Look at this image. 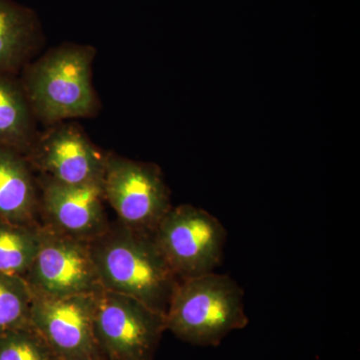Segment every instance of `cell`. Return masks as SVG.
Wrapping results in <instances>:
<instances>
[{
	"mask_svg": "<svg viewBox=\"0 0 360 360\" xmlns=\"http://www.w3.org/2000/svg\"><path fill=\"white\" fill-rule=\"evenodd\" d=\"M103 290L134 297L167 314L179 279L163 257L155 236L118 222L89 241Z\"/></svg>",
	"mask_w": 360,
	"mask_h": 360,
	"instance_id": "1",
	"label": "cell"
},
{
	"mask_svg": "<svg viewBox=\"0 0 360 360\" xmlns=\"http://www.w3.org/2000/svg\"><path fill=\"white\" fill-rule=\"evenodd\" d=\"M243 288L231 276L214 272L181 279L170 298L167 330L198 347H217L231 331L246 328Z\"/></svg>",
	"mask_w": 360,
	"mask_h": 360,
	"instance_id": "2",
	"label": "cell"
},
{
	"mask_svg": "<svg viewBox=\"0 0 360 360\" xmlns=\"http://www.w3.org/2000/svg\"><path fill=\"white\" fill-rule=\"evenodd\" d=\"M94 49L65 44L52 49L30 66L25 90L30 108L40 120L56 123L85 117L96 111L92 85Z\"/></svg>",
	"mask_w": 360,
	"mask_h": 360,
	"instance_id": "3",
	"label": "cell"
},
{
	"mask_svg": "<svg viewBox=\"0 0 360 360\" xmlns=\"http://www.w3.org/2000/svg\"><path fill=\"white\" fill-rule=\"evenodd\" d=\"M165 315L130 296L96 293L94 333L104 360H155Z\"/></svg>",
	"mask_w": 360,
	"mask_h": 360,
	"instance_id": "4",
	"label": "cell"
},
{
	"mask_svg": "<svg viewBox=\"0 0 360 360\" xmlns=\"http://www.w3.org/2000/svg\"><path fill=\"white\" fill-rule=\"evenodd\" d=\"M153 236L179 281L212 274L222 264L227 231L205 210L191 205L170 208Z\"/></svg>",
	"mask_w": 360,
	"mask_h": 360,
	"instance_id": "5",
	"label": "cell"
},
{
	"mask_svg": "<svg viewBox=\"0 0 360 360\" xmlns=\"http://www.w3.org/2000/svg\"><path fill=\"white\" fill-rule=\"evenodd\" d=\"M104 200L118 222L134 231L155 234L172 207L160 168L150 163L110 155L104 161Z\"/></svg>",
	"mask_w": 360,
	"mask_h": 360,
	"instance_id": "6",
	"label": "cell"
},
{
	"mask_svg": "<svg viewBox=\"0 0 360 360\" xmlns=\"http://www.w3.org/2000/svg\"><path fill=\"white\" fill-rule=\"evenodd\" d=\"M34 295L65 297L96 295L103 288L89 243L41 225L37 255L25 277Z\"/></svg>",
	"mask_w": 360,
	"mask_h": 360,
	"instance_id": "7",
	"label": "cell"
},
{
	"mask_svg": "<svg viewBox=\"0 0 360 360\" xmlns=\"http://www.w3.org/2000/svg\"><path fill=\"white\" fill-rule=\"evenodd\" d=\"M96 295L51 297L32 293L30 323L58 360H104L94 333Z\"/></svg>",
	"mask_w": 360,
	"mask_h": 360,
	"instance_id": "8",
	"label": "cell"
},
{
	"mask_svg": "<svg viewBox=\"0 0 360 360\" xmlns=\"http://www.w3.org/2000/svg\"><path fill=\"white\" fill-rule=\"evenodd\" d=\"M101 181L70 186L45 179L41 207L46 226L80 240L91 241L108 229Z\"/></svg>",
	"mask_w": 360,
	"mask_h": 360,
	"instance_id": "9",
	"label": "cell"
},
{
	"mask_svg": "<svg viewBox=\"0 0 360 360\" xmlns=\"http://www.w3.org/2000/svg\"><path fill=\"white\" fill-rule=\"evenodd\" d=\"M33 160L45 179L59 184L79 186L103 179L105 158L79 130L70 125L44 136Z\"/></svg>",
	"mask_w": 360,
	"mask_h": 360,
	"instance_id": "10",
	"label": "cell"
},
{
	"mask_svg": "<svg viewBox=\"0 0 360 360\" xmlns=\"http://www.w3.org/2000/svg\"><path fill=\"white\" fill-rule=\"evenodd\" d=\"M37 208L34 180L25 158L20 151L0 148V219L37 224Z\"/></svg>",
	"mask_w": 360,
	"mask_h": 360,
	"instance_id": "11",
	"label": "cell"
},
{
	"mask_svg": "<svg viewBox=\"0 0 360 360\" xmlns=\"http://www.w3.org/2000/svg\"><path fill=\"white\" fill-rule=\"evenodd\" d=\"M40 39L37 15L13 0H0V75L18 70Z\"/></svg>",
	"mask_w": 360,
	"mask_h": 360,
	"instance_id": "12",
	"label": "cell"
},
{
	"mask_svg": "<svg viewBox=\"0 0 360 360\" xmlns=\"http://www.w3.org/2000/svg\"><path fill=\"white\" fill-rule=\"evenodd\" d=\"M32 108L25 90L0 75V148L21 153L32 143Z\"/></svg>",
	"mask_w": 360,
	"mask_h": 360,
	"instance_id": "13",
	"label": "cell"
},
{
	"mask_svg": "<svg viewBox=\"0 0 360 360\" xmlns=\"http://www.w3.org/2000/svg\"><path fill=\"white\" fill-rule=\"evenodd\" d=\"M41 225L0 219V272L25 277L39 248Z\"/></svg>",
	"mask_w": 360,
	"mask_h": 360,
	"instance_id": "14",
	"label": "cell"
},
{
	"mask_svg": "<svg viewBox=\"0 0 360 360\" xmlns=\"http://www.w3.org/2000/svg\"><path fill=\"white\" fill-rule=\"evenodd\" d=\"M32 300L25 277L0 272V335L30 322Z\"/></svg>",
	"mask_w": 360,
	"mask_h": 360,
	"instance_id": "15",
	"label": "cell"
},
{
	"mask_svg": "<svg viewBox=\"0 0 360 360\" xmlns=\"http://www.w3.org/2000/svg\"><path fill=\"white\" fill-rule=\"evenodd\" d=\"M0 360H58L32 324L0 335Z\"/></svg>",
	"mask_w": 360,
	"mask_h": 360,
	"instance_id": "16",
	"label": "cell"
}]
</instances>
